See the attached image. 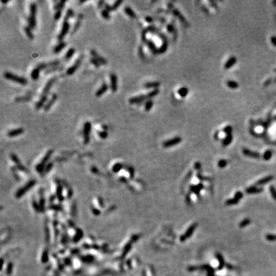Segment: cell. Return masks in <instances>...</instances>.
<instances>
[{
    "instance_id": "cell-33",
    "label": "cell",
    "mask_w": 276,
    "mask_h": 276,
    "mask_svg": "<svg viewBox=\"0 0 276 276\" xmlns=\"http://www.w3.org/2000/svg\"><path fill=\"white\" fill-rule=\"evenodd\" d=\"M74 11L72 10V9H69V10H67V14H66V15H65V19H64V21H68L70 18L74 17Z\"/></svg>"
},
{
    "instance_id": "cell-59",
    "label": "cell",
    "mask_w": 276,
    "mask_h": 276,
    "mask_svg": "<svg viewBox=\"0 0 276 276\" xmlns=\"http://www.w3.org/2000/svg\"><path fill=\"white\" fill-rule=\"evenodd\" d=\"M102 128L104 130H107V126H106V125H102Z\"/></svg>"
},
{
    "instance_id": "cell-14",
    "label": "cell",
    "mask_w": 276,
    "mask_h": 276,
    "mask_svg": "<svg viewBox=\"0 0 276 276\" xmlns=\"http://www.w3.org/2000/svg\"><path fill=\"white\" fill-rule=\"evenodd\" d=\"M243 153H244V155H246L247 157H253V158H256V159L259 158V157H260V155L258 153L249 150L247 148L243 149Z\"/></svg>"
},
{
    "instance_id": "cell-20",
    "label": "cell",
    "mask_w": 276,
    "mask_h": 276,
    "mask_svg": "<svg viewBox=\"0 0 276 276\" xmlns=\"http://www.w3.org/2000/svg\"><path fill=\"white\" fill-rule=\"evenodd\" d=\"M197 227V224H193V225H191V226L189 227V228H188V230H187L186 233H185V235H184V236L186 237V239H187V238H189L191 235H192V234L193 233V232L194 231L195 229Z\"/></svg>"
},
{
    "instance_id": "cell-7",
    "label": "cell",
    "mask_w": 276,
    "mask_h": 276,
    "mask_svg": "<svg viewBox=\"0 0 276 276\" xmlns=\"http://www.w3.org/2000/svg\"><path fill=\"white\" fill-rule=\"evenodd\" d=\"M82 61V57H80L79 58L75 61V62L74 63L72 66L70 67H69V69H67V74L69 75H72L73 74L75 73V72L76 71V70L79 68V67L81 65V63Z\"/></svg>"
},
{
    "instance_id": "cell-1",
    "label": "cell",
    "mask_w": 276,
    "mask_h": 276,
    "mask_svg": "<svg viewBox=\"0 0 276 276\" xmlns=\"http://www.w3.org/2000/svg\"><path fill=\"white\" fill-rule=\"evenodd\" d=\"M159 93V90L155 89L152 90V92H149L147 94L141 95L139 96L132 97L129 99V103L130 104H139L143 102V101L149 99V98L154 97L155 96L157 95Z\"/></svg>"
},
{
    "instance_id": "cell-58",
    "label": "cell",
    "mask_w": 276,
    "mask_h": 276,
    "mask_svg": "<svg viewBox=\"0 0 276 276\" xmlns=\"http://www.w3.org/2000/svg\"><path fill=\"white\" fill-rule=\"evenodd\" d=\"M186 237L184 236V235H182V236H180V240L182 241V242H184V241H185V240H186Z\"/></svg>"
},
{
    "instance_id": "cell-9",
    "label": "cell",
    "mask_w": 276,
    "mask_h": 276,
    "mask_svg": "<svg viewBox=\"0 0 276 276\" xmlns=\"http://www.w3.org/2000/svg\"><path fill=\"white\" fill-rule=\"evenodd\" d=\"M181 141H182V138H180V137H176V138H173L171 139L165 141L163 143V146L165 148L173 147V146L179 144Z\"/></svg>"
},
{
    "instance_id": "cell-17",
    "label": "cell",
    "mask_w": 276,
    "mask_h": 276,
    "mask_svg": "<svg viewBox=\"0 0 276 276\" xmlns=\"http://www.w3.org/2000/svg\"><path fill=\"white\" fill-rule=\"evenodd\" d=\"M47 100V96H42L41 95L40 100L38 101L35 104V109L36 110H38L42 108V107L44 106L45 104V102Z\"/></svg>"
},
{
    "instance_id": "cell-25",
    "label": "cell",
    "mask_w": 276,
    "mask_h": 276,
    "mask_svg": "<svg viewBox=\"0 0 276 276\" xmlns=\"http://www.w3.org/2000/svg\"><path fill=\"white\" fill-rule=\"evenodd\" d=\"M227 86L231 89H237L239 88V84L236 81L232 80H228L227 81Z\"/></svg>"
},
{
    "instance_id": "cell-21",
    "label": "cell",
    "mask_w": 276,
    "mask_h": 276,
    "mask_svg": "<svg viewBox=\"0 0 276 276\" xmlns=\"http://www.w3.org/2000/svg\"><path fill=\"white\" fill-rule=\"evenodd\" d=\"M272 180H273V176H268L265 177L263 179L259 180L256 184H257V185H264V184H266L268 183V182H270Z\"/></svg>"
},
{
    "instance_id": "cell-47",
    "label": "cell",
    "mask_w": 276,
    "mask_h": 276,
    "mask_svg": "<svg viewBox=\"0 0 276 276\" xmlns=\"http://www.w3.org/2000/svg\"><path fill=\"white\" fill-rule=\"evenodd\" d=\"M227 165V162L225 160H221L218 162V166L219 167L223 168V167H226Z\"/></svg>"
},
{
    "instance_id": "cell-23",
    "label": "cell",
    "mask_w": 276,
    "mask_h": 276,
    "mask_svg": "<svg viewBox=\"0 0 276 276\" xmlns=\"http://www.w3.org/2000/svg\"><path fill=\"white\" fill-rule=\"evenodd\" d=\"M39 75H40V70L37 67L32 70V73H31V78H32L33 80L36 81L39 78Z\"/></svg>"
},
{
    "instance_id": "cell-19",
    "label": "cell",
    "mask_w": 276,
    "mask_h": 276,
    "mask_svg": "<svg viewBox=\"0 0 276 276\" xmlns=\"http://www.w3.org/2000/svg\"><path fill=\"white\" fill-rule=\"evenodd\" d=\"M65 46H66V44H65V42H60L56 46H55L53 51H54L55 54H58L59 52H60L61 51V50H63V49L65 48Z\"/></svg>"
},
{
    "instance_id": "cell-60",
    "label": "cell",
    "mask_w": 276,
    "mask_h": 276,
    "mask_svg": "<svg viewBox=\"0 0 276 276\" xmlns=\"http://www.w3.org/2000/svg\"><path fill=\"white\" fill-rule=\"evenodd\" d=\"M1 2H2L3 3H6L8 2V1H3V0H1Z\"/></svg>"
},
{
    "instance_id": "cell-12",
    "label": "cell",
    "mask_w": 276,
    "mask_h": 276,
    "mask_svg": "<svg viewBox=\"0 0 276 276\" xmlns=\"http://www.w3.org/2000/svg\"><path fill=\"white\" fill-rule=\"evenodd\" d=\"M108 89H109V86L107 85V84H106V83H104L101 85L100 88L96 92V93H95V95H96V97H100L102 96V95L104 94L107 91Z\"/></svg>"
},
{
    "instance_id": "cell-8",
    "label": "cell",
    "mask_w": 276,
    "mask_h": 276,
    "mask_svg": "<svg viewBox=\"0 0 276 276\" xmlns=\"http://www.w3.org/2000/svg\"><path fill=\"white\" fill-rule=\"evenodd\" d=\"M110 86L113 92H116L118 90V78L115 74H111L110 75Z\"/></svg>"
},
{
    "instance_id": "cell-55",
    "label": "cell",
    "mask_w": 276,
    "mask_h": 276,
    "mask_svg": "<svg viewBox=\"0 0 276 276\" xmlns=\"http://www.w3.org/2000/svg\"><path fill=\"white\" fill-rule=\"evenodd\" d=\"M270 40H271V42H272V44L276 47V37H272L270 38Z\"/></svg>"
},
{
    "instance_id": "cell-52",
    "label": "cell",
    "mask_w": 276,
    "mask_h": 276,
    "mask_svg": "<svg viewBox=\"0 0 276 276\" xmlns=\"http://www.w3.org/2000/svg\"><path fill=\"white\" fill-rule=\"evenodd\" d=\"M104 7H105V10H106L107 11H108L109 12H111V11H113L112 6H111L110 5L107 4V3H106L104 5Z\"/></svg>"
},
{
    "instance_id": "cell-27",
    "label": "cell",
    "mask_w": 276,
    "mask_h": 276,
    "mask_svg": "<svg viewBox=\"0 0 276 276\" xmlns=\"http://www.w3.org/2000/svg\"><path fill=\"white\" fill-rule=\"evenodd\" d=\"M188 93L189 90L186 87H182L178 90V93L182 97H185L188 94Z\"/></svg>"
},
{
    "instance_id": "cell-31",
    "label": "cell",
    "mask_w": 276,
    "mask_h": 276,
    "mask_svg": "<svg viewBox=\"0 0 276 276\" xmlns=\"http://www.w3.org/2000/svg\"><path fill=\"white\" fill-rule=\"evenodd\" d=\"M203 188V185L202 184H199L197 186H191V187H190L191 190L193 191L194 193H196V194H198L199 192L201 190V189Z\"/></svg>"
},
{
    "instance_id": "cell-36",
    "label": "cell",
    "mask_w": 276,
    "mask_h": 276,
    "mask_svg": "<svg viewBox=\"0 0 276 276\" xmlns=\"http://www.w3.org/2000/svg\"><path fill=\"white\" fill-rule=\"evenodd\" d=\"M123 3V1H121V0H118V1H116L114 3H113V5H112V9H113V11H115L116 10V9H118V8L120 7V6L121 5V4Z\"/></svg>"
},
{
    "instance_id": "cell-45",
    "label": "cell",
    "mask_w": 276,
    "mask_h": 276,
    "mask_svg": "<svg viewBox=\"0 0 276 276\" xmlns=\"http://www.w3.org/2000/svg\"><path fill=\"white\" fill-rule=\"evenodd\" d=\"M61 15H62V11L61 10L56 11V13L55 14V15H54V19H55V21H58V20H59V19H60Z\"/></svg>"
},
{
    "instance_id": "cell-50",
    "label": "cell",
    "mask_w": 276,
    "mask_h": 276,
    "mask_svg": "<svg viewBox=\"0 0 276 276\" xmlns=\"http://www.w3.org/2000/svg\"><path fill=\"white\" fill-rule=\"evenodd\" d=\"M47 67V63H40V64H39V65H38L37 66V68L39 70H44V69H46Z\"/></svg>"
},
{
    "instance_id": "cell-35",
    "label": "cell",
    "mask_w": 276,
    "mask_h": 276,
    "mask_svg": "<svg viewBox=\"0 0 276 276\" xmlns=\"http://www.w3.org/2000/svg\"><path fill=\"white\" fill-rule=\"evenodd\" d=\"M153 105V102L152 100H148V101H147L145 103V110L147 111H150L152 109Z\"/></svg>"
},
{
    "instance_id": "cell-43",
    "label": "cell",
    "mask_w": 276,
    "mask_h": 276,
    "mask_svg": "<svg viewBox=\"0 0 276 276\" xmlns=\"http://www.w3.org/2000/svg\"><path fill=\"white\" fill-rule=\"evenodd\" d=\"M238 202H239V200H237L235 198H233L231 199H228V201H226V203L227 205H233L238 203Z\"/></svg>"
},
{
    "instance_id": "cell-10",
    "label": "cell",
    "mask_w": 276,
    "mask_h": 276,
    "mask_svg": "<svg viewBox=\"0 0 276 276\" xmlns=\"http://www.w3.org/2000/svg\"><path fill=\"white\" fill-rule=\"evenodd\" d=\"M90 54L93 56V58L96 59L98 61V62L101 64H102V65H105L107 63V61L104 58H103L102 56H101V55L98 54V52H97L95 50H94V49H92V50L90 51Z\"/></svg>"
},
{
    "instance_id": "cell-56",
    "label": "cell",
    "mask_w": 276,
    "mask_h": 276,
    "mask_svg": "<svg viewBox=\"0 0 276 276\" xmlns=\"http://www.w3.org/2000/svg\"><path fill=\"white\" fill-rule=\"evenodd\" d=\"M194 167H195V169L197 170H200V169H201V164H200V163H199V162H196V163L195 164Z\"/></svg>"
},
{
    "instance_id": "cell-49",
    "label": "cell",
    "mask_w": 276,
    "mask_h": 276,
    "mask_svg": "<svg viewBox=\"0 0 276 276\" xmlns=\"http://www.w3.org/2000/svg\"><path fill=\"white\" fill-rule=\"evenodd\" d=\"M243 197V194L242 193H241V192H237V193H236V194H235V198L236 199H237V200H240Z\"/></svg>"
},
{
    "instance_id": "cell-53",
    "label": "cell",
    "mask_w": 276,
    "mask_h": 276,
    "mask_svg": "<svg viewBox=\"0 0 276 276\" xmlns=\"http://www.w3.org/2000/svg\"><path fill=\"white\" fill-rule=\"evenodd\" d=\"M105 4H106V3H105L104 1H99L98 2V8H101L102 6H104Z\"/></svg>"
},
{
    "instance_id": "cell-40",
    "label": "cell",
    "mask_w": 276,
    "mask_h": 276,
    "mask_svg": "<svg viewBox=\"0 0 276 276\" xmlns=\"http://www.w3.org/2000/svg\"><path fill=\"white\" fill-rule=\"evenodd\" d=\"M81 24V20H79V19H78V21L75 23V25H74V26L72 33H74L75 32H77V30H78V29L79 28Z\"/></svg>"
},
{
    "instance_id": "cell-24",
    "label": "cell",
    "mask_w": 276,
    "mask_h": 276,
    "mask_svg": "<svg viewBox=\"0 0 276 276\" xmlns=\"http://www.w3.org/2000/svg\"><path fill=\"white\" fill-rule=\"evenodd\" d=\"M124 10H125V12L130 17L133 18V19H134V18H136V14H135V12H134V11L132 10V9H131V8H130L129 6H126L125 8V9H124Z\"/></svg>"
},
{
    "instance_id": "cell-57",
    "label": "cell",
    "mask_w": 276,
    "mask_h": 276,
    "mask_svg": "<svg viewBox=\"0 0 276 276\" xmlns=\"http://www.w3.org/2000/svg\"><path fill=\"white\" fill-rule=\"evenodd\" d=\"M146 21H147L148 23H152L153 21V19L151 17H146Z\"/></svg>"
},
{
    "instance_id": "cell-11",
    "label": "cell",
    "mask_w": 276,
    "mask_h": 276,
    "mask_svg": "<svg viewBox=\"0 0 276 276\" xmlns=\"http://www.w3.org/2000/svg\"><path fill=\"white\" fill-rule=\"evenodd\" d=\"M57 99H58V96H57V95L55 94V93H53V94L52 95L51 98L48 101V102L47 103V104L44 106V111H48L51 108V107L53 106V104H55V102L57 101Z\"/></svg>"
},
{
    "instance_id": "cell-13",
    "label": "cell",
    "mask_w": 276,
    "mask_h": 276,
    "mask_svg": "<svg viewBox=\"0 0 276 276\" xmlns=\"http://www.w3.org/2000/svg\"><path fill=\"white\" fill-rule=\"evenodd\" d=\"M23 132H24V129L23 128H18L16 129H13L9 131L7 133V135L9 137H15V136L21 135Z\"/></svg>"
},
{
    "instance_id": "cell-39",
    "label": "cell",
    "mask_w": 276,
    "mask_h": 276,
    "mask_svg": "<svg viewBox=\"0 0 276 276\" xmlns=\"http://www.w3.org/2000/svg\"><path fill=\"white\" fill-rule=\"evenodd\" d=\"M272 151L267 150V152H265V153H264V155H263L264 160H266V161L269 160V159H270V158L272 157Z\"/></svg>"
},
{
    "instance_id": "cell-5",
    "label": "cell",
    "mask_w": 276,
    "mask_h": 276,
    "mask_svg": "<svg viewBox=\"0 0 276 276\" xmlns=\"http://www.w3.org/2000/svg\"><path fill=\"white\" fill-rule=\"evenodd\" d=\"M92 129V125L89 121H86L84 125L83 136L84 144H88L90 141V133Z\"/></svg>"
},
{
    "instance_id": "cell-44",
    "label": "cell",
    "mask_w": 276,
    "mask_h": 276,
    "mask_svg": "<svg viewBox=\"0 0 276 276\" xmlns=\"http://www.w3.org/2000/svg\"><path fill=\"white\" fill-rule=\"evenodd\" d=\"M270 193H271V195H272V198H273L275 200H276V189H275V187H274V186L271 185V186L270 187Z\"/></svg>"
},
{
    "instance_id": "cell-38",
    "label": "cell",
    "mask_w": 276,
    "mask_h": 276,
    "mask_svg": "<svg viewBox=\"0 0 276 276\" xmlns=\"http://www.w3.org/2000/svg\"><path fill=\"white\" fill-rule=\"evenodd\" d=\"M60 61L59 60L52 61H51L49 63H47V67H51V68H52V67H58L59 64H60Z\"/></svg>"
},
{
    "instance_id": "cell-41",
    "label": "cell",
    "mask_w": 276,
    "mask_h": 276,
    "mask_svg": "<svg viewBox=\"0 0 276 276\" xmlns=\"http://www.w3.org/2000/svg\"><path fill=\"white\" fill-rule=\"evenodd\" d=\"M232 127L230 125H228V126H226V127H224V129H223V132L225 133V134H226L227 135H230V134H231V132H232Z\"/></svg>"
},
{
    "instance_id": "cell-18",
    "label": "cell",
    "mask_w": 276,
    "mask_h": 276,
    "mask_svg": "<svg viewBox=\"0 0 276 276\" xmlns=\"http://www.w3.org/2000/svg\"><path fill=\"white\" fill-rule=\"evenodd\" d=\"M161 85V83L158 81L153 82H148L144 84V87L146 89H151V88H154V90L157 89V88L159 87Z\"/></svg>"
},
{
    "instance_id": "cell-28",
    "label": "cell",
    "mask_w": 276,
    "mask_h": 276,
    "mask_svg": "<svg viewBox=\"0 0 276 276\" xmlns=\"http://www.w3.org/2000/svg\"><path fill=\"white\" fill-rule=\"evenodd\" d=\"M30 100H32V97L29 96L18 97H17V98L15 99V101H16L17 102H27V101H29Z\"/></svg>"
},
{
    "instance_id": "cell-4",
    "label": "cell",
    "mask_w": 276,
    "mask_h": 276,
    "mask_svg": "<svg viewBox=\"0 0 276 276\" xmlns=\"http://www.w3.org/2000/svg\"><path fill=\"white\" fill-rule=\"evenodd\" d=\"M69 29H70V24L67 21H64L62 24V28H61V30L60 33H59L58 36V40L60 42H63L62 40H63V38H65V35H67V33L69 32Z\"/></svg>"
},
{
    "instance_id": "cell-16",
    "label": "cell",
    "mask_w": 276,
    "mask_h": 276,
    "mask_svg": "<svg viewBox=\"0 0 276 276\" xmlns=\"http://www.w3.org/2000/svg\"><path fill=\"white\" fill-rule=\"evenodd\" d=\"M168 7H170V9H172V10H173V12L174 14L175 15L176 17H178V18L180 19V21H182V23H185H185H186V24H187L186 20H185V18L183 17V15L181 14V13H180V12L178 10H176V9H173V6H172V5L168 4Z\"/></svg>"
},
{
    "instance_id": "cell-37",
    "label": "cell",
    "mask_w": 276,
    "mask_h": 276,
    "mask_svg": "<svg viewBox=\"0 0 276 276\" xmlns=\"http://www.w3.org/2000/svg\"><path fill=\"white\" fill-rule=\"evenodd\" d=\"M250 223H251V220L249 219H245L243 220L241 222L240 224H239V226L240 228H244L245 226H247V225H249Z\"/></svg>"
},
{
    "instance_id": "cell-29",
    "label": "cell",
    "mask_w": 276,
    "mask_h": 276,
    "mask_svg": "<svg viewBox=\"0 0 276 276\" xmlns=\"http://www.w3.org/2000/svg\"><path fill=\"white\" fill-rule=\"evenodd\" d=\"M65 1H59L58 3H57L55 5V6H54V9H55V10L56 11L61 10L63 7H64V6H65Z\"/></svg>"
},
{
    "instance_id": "cell-30",
    "label": "cell",
    "mask_w": 276,
    "mask_h": 276,
    "mask_svg": "<svg viewBox=\"0 0 276 276\" xmlns=\"http://www.w3.org/2000/svg\"><path fill=\"white\" fill-rule=\"evenodd\" d=\"M74 53H75V49H74V48L69 49V50H68V51L67 52V53H66V55H65V60H70V58H72V57L73 56V55H74Z\"/></svg>"
},
{
    "instance_id": "cell-6",
    "label": "cell",
    "mask_w": 276,
    "mask_h": 276,
    "mask_svg": "<svg viewBox=\"0 0 276 276\" xmlns=\"http://www.w3.org/2000/svg\"><path fill=\"white\" fill-rule=\"evenodd\" d=\"M56 81V78H52L51 79H49L47 81V83H46V84L44 86L43 91H42V96H47L48 97V94L49 93L51 88H52V85L54 84L55 82Z\"/></svg>"
},
{
    "instance_id": "cell-48",
    "label": "cell",
    "mask_w": 276,
    "mask_h": 276,
    "mask_svg": "<svg viewBox=\"0 0 276 276\" xmlns=\"http://www.w3.org/2000/svg\"><path fill=\"white\" fill-rule=\"evenodd\" d=\"M98 134L102 139H105L107 138V136H108V134L106 131H98Z\"/></svg>"
},
{
    "instance_id": "cell-15",
    "label": "cell",
    "mask_w": 276,
    "mask_h": 276,
    "mask_svg": "<svg viewBox=\"0 0 276 276\" xmlns=\"http://www.w3.org/2000/svg\"><path fill=\"white\" fill-rule=\"evenodd\" d=\"M236 61H237V60H236V57L235 56L231 57V58H230L228 59V61H226V63L224 64V68L225 69H226V70L230 69V68H231V67L236 63Z\"/></svg>"
},
{
    "instance_id": "cell-2",
    "label": "cell",
    "mask_w": 276,
    "mask_h": 276,
    "mask_svg": "<svg viewBox=\"0 0 276 276\" xmlns=\"http://www.w3.org/2000/svg\"><path fill=\"white\" fill-rule=\"evenodd\" d=\"M37 6L35 3H32L29 6V15L28 23V26L31 29H35L37 26V21H36V15H37Z\"/></svg>"
},
{
    "instance_id": "cell-22",
    "label": "cell",
    "mask_w": 276,
    "mask_h": 276,
    "mask_svg": "<svg viewBox=\"0 0 276 276\" xmlns=\"http://www.w3.org/2000/svg\"><path fill=\"white\" fill-rule=\"evenodd\" d=\"M263 191L262 188H258L256 187H251L246 189V192L249 194H254V193H259Z\"/></svg>"
},
{
    "instance_id": "cell-46",
    "label": "cell",
    "mask_w": 276,
    "mask_h": 276,
    "mask_svg": "<svg viewBox=\"0 0 276 276\" xmlns=\"http://www.w3.org/2000/svg\"><path fill=\"white\" fill-rule=\"evenodd\" d=\"M266 239L268 241H275L276 240V235L268 234L266 236Z\"/></svg>"
},
{
    "instance_id": "cell-42",
    "label": "cell",
    "mask_w": 276,
    "mask_h": 276,
    "mask_svg": "<svg viewBox=\"0 0 276 276\" xmlns=\"http://www.w3.org/2000/svg\"><path fill=\"white\" fill-rule=\"evenodd\" d=\"M90 62H91V63H92L93 65H94L96 68H99L100 65H101V63H99L98 61L95 58H92L90 59Z\"/></svg>"
},
{
    "instance_id": "cell-54",
    "label": "cell",
    "mask_w": 276,
    "mask_h": 276,
    "mask_svg": "<svg viewBox=\"0 0 276 276\" xmlns=\"http://www.w3.org/2000/svg\"><path fill=\"white\" fill-rule=\"evenodd\" d=\"M167 30H168V32H173L174 30H175V28H174V27L172 25H168L167 26Z\"/></svg>"
},
{
    "instance_id": "cell-32",
    "label": "cell",
    "mask_w": 276,
    "mask_h": 276,
    "mask_svg": "<svg viewBox=\"0 0 276 276\" xmlns=\"http://www.w3.org/2000/svg\"><path fill=\"white\" fill-rule=\"evenodd\" d=\"M233 140V136L231 134L230 135H227L226 138H225L223 141V145L224 146H228V144H230L231 142Z\"/></svg>"
},
{
    "instance_id": "cell-26",
    "label": "cell",
    "mask_w": 276,
    "mask_h": 276,
    "mask_svg": "<svg viewBox=\"0 0 276 276\" xmlns=\"http://www.w3.org/2000/svg\"><path fill=\"white\" fill-rule=\"evenodd\" d=\"M24 32L26 34L28 38L30 39V40H33L34 38V35L32 32V29L29 27V26H26L24 28Z\"/></svg>"
},
{
    "instance_id": "cell-34",
    "label": "cell",
    "mask_w": 276,
    "mask_h": 276,
    "mask_svg": "<svg viewBox=\"0 0 276 276\" xmlns=\"http://www.w3.org/2000/svg\"><path fill=\"white\" fill-rule=\"evenodd\" d=\"M101 15H102V17L104 19H106V20H109L110 19L111 17H110V14L108 11H107L106 10H102L101 12Z\"/></svg>"
},
{
    "instance_id": "cell-51",
    "label": "cell",
    "mask_w": 276,
    "mask_h": 276,
    "mask_svg": "<svg viewBox=\"0 0 276 276\" xmlns=\"http://www.w3.org/2000/svg\"><path fill=\"white\" fill-rule=\"evenodd\" d=\"M61 69H62V68L61 67H52V68H51V69H49V70H48L47 71V72L46 73L48 74V73H50V72H52L55 71V70H61Z\"/></svg>"
},
{
    "instance_id": "cell-3",
    "label": "cell",
    "mask_w": 276,
    "mask_h": 276,
    "mask_svg": "<svg viewBox=\"0 0 276 276\" xmlns=\"http://www.w3.org/2000/svg\"><path fill=\"white\" fill-rule=\"evenodd\" d=\"M4 78L6 79L10 80V81L15 82L16 83L20 84L22 85H26L28 83V80L26 78L14 74L9 72H5Z\"/></svg>"
}]
</instances>
